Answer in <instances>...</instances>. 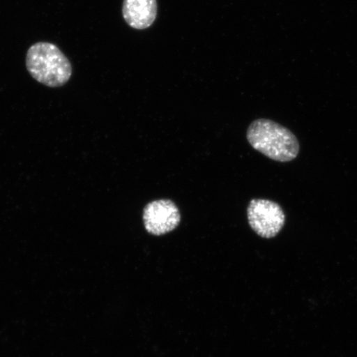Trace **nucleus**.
I'll return each mask as SVG.
<instances>
[{"instance_id":"20e7f679","label":"nucleus","mask_w":357,"mask_h":357,"mask_svg":"<svg viewBox=\"0 0 357 357\" xmlns=\"http://www.w3.org/2000/svg\"><path fill=\"white\" fill-rule=\"evenodd\" d=\"M144 221L150 234L162 236L176 229L180 225L181 213L172 200H155L146 205Z\"/></svg>"},{"instance_id":"f257e3e1","label":"nucleus","mask_w":357,"mask_h":357,"mask_svg":"<svg viewBox=\"0 0 357 357\" xmlns=\"http://www.w3.org/2000/svg\"><path fill=\"white\" fill-rule=\"evenodd\" d=\"M247 137L254 149L275 162H291L300 153V144L296 135L270 119H260L252 123Z\"/></svg>"},{"instance_id":"39448f33","label":"nucleus","mask_w":357,"mask_h":357,"mask_svg":"<svg viewBox=\"0 0 357 357\" xmlns=\"http://www.w3.org/2000/svg\"><path fill=\"white\" fill-rule=\"evenodd\" d=\"M158 15L156 0H123V16L132 29L144 30L153 24Z\"/></svg>"},{"instance_id":"7ed1b4c3","label":"nucleus","mask_w":357,"mask_h":357,"mask_svg":"<svg viewBox=\"0 0 357 357\" xmlns=\"http://www.w3.org/2000/svg\"><path fill=\"white\" fill-rule=\"evenodd\" d=\"M250 227L263 238H273L283 229L285 214L282 208L274 201L252 199L248 208Z\"/></svg>"},{"instance_id":"f03ea898","label":"nucleus","mask_w":357,"mask_h":357,"mask_svg":"<svg viewBox=\"0 0 357 357\" xmlns=\"http://www.w3.org/2000/svg\"><path fill=\"white\" fill-rule=\"evenodd\" d=\"M26 66L31 77L52 88L64 86L73 75L68 58L50 43L40 42L31 46L26 52Z\"/></svg>"}]
</instances>
